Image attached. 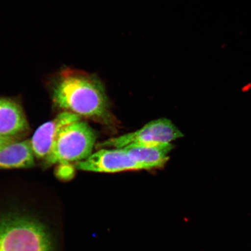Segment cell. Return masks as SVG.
<instances>
[{"instance_id":"obj_1","label":"cell","mask_w":251,"mask_h":251,"mask_svg":"<svg viewBox=\"0 0 251 251\" xmlns=\"http://www.w3.org/2000/svg\"><path fill=\"white\" fill-rule=\"evenodd\" d=\"M52 97L56 106L80 117H108L105 88L96 75L71 69L62 71L53 81Z\"/></svg>"},{"instance_id":"obj_11","label":"cell","mask_w":251,"mask_h":251,"mask_svg":"<svg viewBox=\"0 0 251 251\" xmlns=\"http://www.w3.org/2000/svg\"><path fill=\"white\" fill-rule=\"evenodd\" d=\"M17 141V139H12V138H8L0 136V149L2 148L8 144Z\"/></svg>"},{"instance_id":"obj_8","label":"cell","mask_w":251,"mask_h":251,"mask_svg":"<svg viewBox=\"0 0 251 251\" xmlns=\"http://www.w3.org/2000/svg\"><path fill=\"white\" fill-rule=\"evenodd\" d=\"M34 158L30 140L16 141L0 149V169L31 168Z\"/></svg>"},{"instance_id":"obj_2","label":"cell","mask_w":251,"mask_h":251,"mask_svg":"<svg viewBox=\"0 0 251 251\" xmlns=\"http://www.w3.org/2000/svg\"><path fill=\"white\" fill-rule=\"evenodd\" d=\"M0 251H53L51 237L36 220L18 215L0 218Z\"/></svg>"},{"instance_id":"obj_10","label":"cell","mask_w":251,"mask_h":251,"mask_svg":"<svg viewBox=\"0 0 251 251\" xmlns=\"http://www.w3.org/2000/svg\"><path fill=\"white\" fill-rule=\"evenodd\" d=\"M58 170L56 171V174L58 177L62 179H70L73 176L75 172V166H72L70 164H59Z\"/></svg>"},{"instance_id":"obj_7","label":"cell","mask_w":251,"mask_h":251,"mask_svg":"<svg viewBox=\"0 0 251 251\" xmlns=\"http://www.w3.org/2000/svg\"><path fill=\"white\" fill-rule=\"evenodd\" d=\"M29 128L23 109L17 102L0 99V136L17 139Z\"/></svg>"},{"instance_id":"obj_6","label":"cell","mask_w":251,"mask_h":251,"mask_svg":"<svg viewBox=\"0 0 251 251\" xmlns=\"http://www.w3.org/2000/svg\"><path fill=\"white\" fill-rule=\"evenodd\" d=\"M80 120L79 116L65 111L56 116L52 121L40 126L30 140L36 158L45 159L62 128L69 124Z\"/></svg>"},{"instance_id":"obj_4","label":"cell","mask_w":251,"mask_h":251,"mask_svg":"<svg viewBox=\"0 0 251 251\" xmlns=\"http://www.w3.org/2000/svg\"><path fill=\"white\" fill-rule=\"evenodd\" d=\"M183 134L167 118H160L149 122L134 132L111 138L99 144V149H124L146 146L172 141L183 137Z\"/></svg>"},{"instance_id":"obj_5","label":"cell","mask_w":251,"mask_h":251,"mask_svg":"<svg viewBox=\"0 0 251 251\" xmlns=\"http://www.w3.org/2000/svg\"><path fill=\"white\" fill-rule=\"evenodd\" d=\"M74 166L80 171L111 174L150 169L135 161L124 149H100L84 161L75 163Z\"/></svg>"},{"instance_id":"obj_3","label":"cell","mask_w":251,"mask_h":251,"mask_svg":"<svg viewBox=\"0 0 251 251\" xmlns=\"http://www.w3.org/2000/svg\"><path fill=\"white\" fill-rule=\"evenodd\" d=\"M97 134L86 122L79 121L62 128L45 159L46 164H70L86 159L92 154Z\"/></svg>"},{"instance_id":"obj_9","label":"cell","mask_w":251,"mask_h":251,"mask_svg":"<svg viewBox=\"0 0 251 251\" xmlns=\"http://www.w3.org/2000/svg\"><path fill=\"white\" fill-rule=\"evenodd\" d=\"M174 148L171 143L124 148L139 164L150 169L163 167L169 161V153Z\"/></svg>"}]
</instances>
